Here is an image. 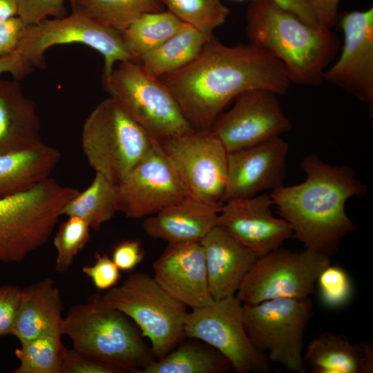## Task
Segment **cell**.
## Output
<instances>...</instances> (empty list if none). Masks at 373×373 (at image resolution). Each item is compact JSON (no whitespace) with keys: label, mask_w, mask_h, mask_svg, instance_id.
<instances>
[{"label":"cell","mask_w":373,"mask_h":373,"mask_svg":"<svg viewBox=\"0 0 373 373\" xmlns=\"http://www.w3.org/2000/svg\"><path fill=\"white\" fill-rule=\"evenodd\" d=\"M184 335L217 350L237 373H267L271 370L267 355L254 345L247 334L243 303L236 296L214 300L187 312Z\"/></svg>","instance_id":"7c38bea8"},{"label":"cell","mask_w":373,"mask_h":373,"mask_svg":"<svg viewBox=\"0 0 373 373\" xmlns=\"http://www.w3.org/2000/svg\"><path fill=\"white\" fill-rule=\"evenodd\" d=\"M343 45L323 79L373 108V8L343 14L338 20Z\"/></svg>","instance_id":"2e32d148"},{"label":"cell","mask_w":373,"mask_h":373,"mask_svg":"<svg viewBox=\"0 0 373 373\" xmlns=\"http://www.w3.org/2000/svg\"><path fill=\"white\" fill-rule=\"evenodd\" d=\"M200 242L212 298L220 300L236 296L258 257L218 225Z\"/></svg>","instance_id":"ffe728a7"},{"label":"cell","mask_w":373,"mask_h":373,"mask_svg":"<svg viewBox=\"0 0 373 373\" xmlns=\"http://www.w3.org/2000/svg\"><path fill=\"white\" fill-rule=\"evenodd\" d=\"M62 300L55 281L45 278L22 289L11 335L21 343L46 334L61 335Z\"/></svg>","instance_id":"603a6c76"},{"label":"cell","mask_w":373,"mask_h":373,"mask_svg":"<svg viewBox=\"0 0 373 373\" xmlns=\"http://www.w3.org/2000/svg\"><path fill=\"white\" fill-rule=\"evenodd\" d=\"M289 147L280 137L228 153L226 184L220 202L258 195L282 186Z\"/></svg>","instance_id":"ac0fdd59"},{"label":"cell","mask_w":373,"mask_h":373,"mask_svg":"<svg viewBox=\"0 0 373 373\" xmlns=\"http://www.w3.org/2000/svg\"><path fill=\"white\" fill-rule=\"evenodd\" d=\"M312 315L309 298H278L243 304L247 334L267 358L289 372L304 373L305 330Z\"/></svg>","instance_id":"9c48e42d"},{"label":"cell","mask_w":373,"mask_h":373,"mask_svg":"<svg viewBox=\"0 0 373 373\" xmlns=\"http://www.w3.org/2000/svg\"><path fill=\"white\" fill-rule=\"evenodd\" d=\"M187 24L167 10L142 15L120 32L122 40L137 60L161 45Z\"/></svg>","instance_id":"f1b7e54d"},{"label":"cell","mask_w":373,"mask_h":373,"mask_svg":"<svg viewBox=\"0 0 373 373\" xmlns=\"http://www.w3.org/2000/svg\"><path fill=\"white\" fill-rule=\"evenodd\" d=\"M112 307L128 316L151 342L159 359L184 338L186 307L146 274L130 275L120 285L102 296Z\"/></svg>","instance_id":"ba28073f"},{"label":"cell","mask_w":373,"mask_h":373,"mask_svg":"<svg viewBox=\"0 0 373 373\" xmlns=\"http://www.w3.org/2000/svg\"><path fill=\"white\" fill-rule=\"evenodd\" d=\"M278 95L263 88L241 93L232 107L219 115L210 130L228 153L280 137L292 125L281 108Z\"/></svg>","instance_id":"9a60e30c"},{"label":"cell","mask_w":373,"mask_h":373,"mask_svg":"<svg viewBox=\"0 0 373 373\" xmlns=\"http://www.w3.org/2000/svg\"><path fill=\"white\" fill-rule=\"evenodd\" d=\"M191 195L154 140L145 155L117 184V211L129 218H146Z\"/></svg>","instance_id":"5bb4252c"},{"label":"cell","mask_w":373,"mask_h":373,"mask_svg":"<svg viewBox=\"0 0 373 373\" xmlns=\"http://www.w3.org/2000/svg\"><path fill=\"white\" fill-rule=\"evenodd\" d=\"M319 24L332 28L338 21L340 0H307Z\"/></svg>","instance_id":"b9f144b4"},{"label":"cell","mask_w":373,"mask_h":373,"mask_svg":"<svg viewBox=\"0 0 373 373\" xmlns=\"http://www.w3.org/2000/svg\"><path fill=\"white\" fill-rule=\"evenodd\" d=\"M79 192L50 177L28 191L0 197V262H19L43 246Z\"/></svg>","instance_id":"5b68a950"},{"label":"cell","mask_w":373,"mask_h":373,"mask_svg":"<svg viewBox=\"0 0 373 373\" xmlns=\"http://www.w3.org/2000/svg\"><path fill=\"white\" fill-rule=\"evenodd\" d=\"M153 269L155 281L186 307L196 309L214 300L209 289L200 242L168 244Z\"/></svg>","instance_id":"d6986e66"},{"label":"cell","mask_w":373,"mask_h":373,"mask_svg":"<svg viewBox=\"0 0 373 373\" xmlns=\"http://www.w3.org/2000/svg\"><path fill=\"white\" fill-rule=\"evenodd\" d=\"M303 183L280 186L270 195L283 219L291 226L293 237L305 248L329 252L354 230L345 212V203L363 187L352 171L323 162L314 155L304 158Z\"/></svg>","instance_id":"7a4b0ae2"},{"label":"cell","mask_w":373,"mask_h":373,"mask_svg":"<svg viewBox=\"0 0 373 373\" xmlns=\"http://www.w3.org/2000/svg\"><path fill=\"white\" fill-rule=\"evenodd\" d=\"M117 367L94 359L75 349L66 350L61 373H123Z\"/></svg>","instance_id":"8d00e7d4"},{"label":"cell","mask_w":373,"mask_h":373,"mask_svg":"<svg viewBox=\"0 0 373 373\" xmlns=\"http://www.w3.org/2000/svg\"><path fill=\"white\" fill-rule=\"evenodd\" d=\"M32 70L31 65L17 50L11 54L0 57V75L8 73L15 79L20 81Z\"/></svg>","instance_id":"60d3db41"},{"label":"cell","mask_w":373,"mask_h":373,"mask_svg":"<svg viewBox=\"0 0 373 373\" xmlns=\"http://www.w3.org/2000/svg\"><path fill=\"white\" fill-rule=\"evenodd\" d=\"M195 129H211L224 108L251 89L283 95L291 83L285 66L256 45L223 44L213 35L184 67L160 77Z\"/></svg>","instance_id":"6da1fadb"},{"label":"cell","mask_w":373,"mask_h":373,"mask_svg":"<svg viewBox=\"0 0 373 373\" xmlns=\"http://www.w3.org/2000/svg\"><path fill=\"white\" fill-rule=\"evenodd\" d=\"M303 359L315 373H371L373 370L372 345L353 344L342 334H321L309 343Z\"/></svg>","instance_id":"cb8c5ba5"},{"label":"cell","mask_w":373,"mask_h":373,"mask_svg":"<svg viewBox=\"0 0 373 373\" xmlns=\"http://www.w3.org/2000/svg\"><path fill=\"white\" fill-rule=\"evenodd\" d=\"M70 44H84L102 55L104 60L102 76H108L119 62L138 61L126 48L119 31L75 10L61 18L46 19L37 24L28 25L17 50L33 68H44L47 50Z\"/></svg>","instance_id":"30bf717a"},{"label":"cell","mask_w":373,"mask_h":373,"mask_svg":"<svg viewBox=\"0 0 373 373\" xmlns=\"http://www.w3.org/2000/svg\"><path fill=\"white\" fill-rule=\"evenodd\" d=\"M329 264L327 254L307 248L298 252L280 247L258 258L236 296L243 304L309 298L318 275Z\"/></svg>","instance_id":"8fae6325"},{"label":"cell","mask_w":373,"mask_h":373,"mask_svg":"<svg viewBox=\"0 0 373 373\" xmlns=\"http://www.w3.org/2000/svg\"><path fill=\"white\" fill-rule=\"evenodd\" d=\"M88 224L77 217H68L58 229L53 245L57 251L55 270L65 273L73 265L75 256L90 240Z\"/></svg>","instance_id":"d6a6232c"},{"label":"cell","mask_w":373,"mask_h":373,"mask_svg":"<svg viewBox=\"0 0 373 373\" xmlns=\"http://www.w3.org/2000/svg\"><path fill=\"white\" fill-rule=\"evenodd\" d=\"M249 43L285 66L291 84L319 86L341 44L332 28L304 22L269 0H251L246 10Z\"/></svg>","instance_id":"3957f363"},{"label":"cell","mask_w":373,"mask_h":373,"mask_svg":"<svg viewBox=\"0 0 373 373\" xmlns=\"http://www.w3.org/2000/svg\"><path fill=\"white\" fill-rule=\"evenodd\" d=\"M60 157L57 149L43 142L0 155V197L24 192L50 178Z\"/></svg>","instance_id":"d4e9b609"},{"label":"cell","mask_w":373,"mask_h":373,"mask_svg":"<svg viewBox=\"0 0 373 373\" xmlns=\"http://www.w3.org/2000/svg\"><path fill=\"white\" fill-rule=\"evenodd\" d=\"M117 201V184L95 173L88 187L79 192L65 205L61 216L79 218L86 221L90 229L98 231L118 212Z\"/></svg>","instance_id":"83f0119b"},{"label":"cell","mask_w":373,"mask_h":373,"mask_svg":"<svg viewBox=\"0 0 373 373\" xmlns=\"http://www.w3.org/2000/svg\"><path fill=\"white\" fill-rule=\"evenodd\" d=\"M316 284L321 302L329 308H339L352 298L353 286L345 270L337 265H328L320 273Z\"/></svg>","instance_id":"836d02e7"},{"label":"cell","mask_w":373,"mask_h":373,"mask_svg":"<svg viewBox=\"0 0 373 373\" xmlns=\"http://www.w3.org/2000/svg\"><path fill=\"white\" fill-rule=\"evenodd\" d=\"M144 251L137 240H125L113 248L111 259L120 271L133 270L144 259Z\"/></svg>","instance_id":"f35d334b"},{"label":"cell","mask_w":373,"mask_h":373,"mask_svg":"<svg viewBox=\"0 0 373 373\" xmlns=\"http://www.w3.org/2000/svg\"><path fill=\"white\" fill-rule=\"evenodd\" d=\"M211 37L187 24L161 45L140 57L138 62L150 75L160 78L191 62Z\"/></svg>","instance_id":"4316f807"},{"label":"cell","mask_w":373,"mask_h":373,"mask_svg":"<svg viewBox=\"0 0 373 373\" xmlns=\"http://www.w3.org/2000/svg\"><path fill=\"white\" fill-rule=\"evenodd\" d=\"M69 0H17L18 15L27 25L66 16V2Z\"/></svg>","instance_id":"e575fe53"},{"label":"cell","mask_w":373,"mask_h":373,"mask_svg":"<svg viewBox=\"0 0 373 373\" xmlns=\"http://www.w3.org/2000/svg\"><path fill=\"white\" fill-rule=\"evenodd\" d=\"M131 319L108 304L99 294L72 306L63 319L61 334L73 348L124 372H138L155 357Z\"/></svg>","instance_id":"277c9868"},{"label":"cell","mask_w":373,"mask_h":373,"mask_svg":"<svg viewBox=\"0 0 373 373\" xmlns=\"http://www.w3.org/2000/svg\"><path fill=\"white\" fill-rule=\"evenodd\" d=\"M270 195L260 194L223 203L217 218L224 230L258 257L280 247L293 237L290 224L274 216Z\"/></svg>","instance_id":"e0dca14e"},{"label":"cell","mask_w":373,"mask_h":373,"mask_svg":"<svg viewBox=\"0 0 373 373\" xmlns=\"http://www.w3.org/2000/svg\"><path fill=\"white\" fill-rule=\"evenodd\" d=\"M102 85L114 99L158 142L193 131L167 86L138 61L117 64Z\"/></svg>","instance_id":"52a82bcc"},{"label":"cell","mask_w":373,"mask_h":373,"mask_svg":"<svg viewBox=\"0 0 373 373\" xmlns=\"http://www.w3.org/2000/svg\"><path fill=\"white\" fill-rule=\"evenodd\" d=\"M95 258L93 265L83 267V273L91 279L99 290H108L115 286L121 277L119 268L106 254L96 253Z\"/></svg>","instance_id":"d590c367"},{"label":"cell","mask_w":373,"mask_h":373,"mask_svg":"<svg viewBox=\"0 0 373 373\" xmlns=\"http://www.w3.org/2000/svg\"><path fill=\"white\" fill-rule=\"evenodd\" d=\"M153 140L111 97L93 108L82 133V147L89 165L117 184L145 155Z\"/></svg>","instance_id":"8992f818"},{"label":"cell","mask_w":373,"mask_h":373,"mask_svg":"<svg viewBox=\"0 0 373 373\" xmlns=\"http://www.w3.org/2000/svg\"><path fill=\"white\" fill-rule=\"evenodd\" d=\"M40 131L36 104L19 81L0 79V155L41 144Z\"/></svg>","instance_id":"7402d4cb"},{"label":"cell","mask_w":373,"mask_h":373,"mask_svg":"<svg viewBox=\"0 0 373 373\" xmlns=\"http://www.w3.org/2000/svg\"><path fill=\"white\" fill-rule=\"evenodd\" d=\"M180 343L161 358L140 373H224L231 367L217 350L195 338Z\"/></svg>","instance_id":"484cf974"},{"label":"cell","mask_w":373,"mask_h":373,"mask_svg":"<svg viewBox=\"0 0 373 373\" xmlns=\"http://www.w3.org/2000/svg\"><path fill=\"white\" fill-rule=\"evenodd\" d=\"M222 204L191 195L145 218L142 227L147 236L168 244L200 242L216 225Z\"/></svg>","instance_id":"44dd1931"},{"label":"cell","mask_w":373,"mask_h":373,"mask_svg":"<svg viewBox=\"0 0 373 373\" xmlns=\"http://www.w3.org/2000/svg\"><path fill=\"white\" fill-rule=\"evenodd\" d=\"M159 143L192 196L222 204L228 152L210 129H193Z\"/></svg>","instance_id":"4fadbf2b"},{"label":"cell","mask_w":373,"mask_h":373,"mask_svg":"<svg viewBox=\"0 0 373 373\" xmlns=\"http://www.w3.org/2000/svg\"><path fill=\"white\" fill-rule=\"evenodd\" d=\"M166 10L182 22L207 36L213 35L230 15L222 0H160Z\"/></svg>","instance_id":"1f68e13d"},{"label":"cell","mask_w":373,"mask_h":373,"mask_svg":"<svg viewBox=\"0 0 373 373\" xmlns=\"http://www.w3.org/2000/svg\"><path fill=\"white\" fill-rule=\"evenodd\" d=\"M71 9L119 32L142 15L164 10L160 0H69Z\"/></svg>","instance_id":"f546056e"},{"label":"cell","mask_w":373,"mask_h":373,"mask_svg":"<svg viewBox=\"0 0 373 373\" xmlns=\"http://www.w3.org/2000/svg\"><path fill=\"white\" fill-rule=\"evenodd\" d=\"M18 15L17 0H0V21Z\"/></svg>","instance_id":"ee69618b"},{"label":"cell","mask_w":373,"mask_h":373,"mask_svg":"<svg viewBox=\"0 0 373 373\" xmlns=\"http://www.w3.org/2000/svg\"><path fill=\"white\" fill-rule=\"evenodd\" d=\"M61 335L46 334L21 343L15 352L19 365L13 373H61L66 349Z\"/></svg>","instance_id":"4dcf8cb0"},{"label":"cell","mask_w":373,"mask_h":373,"mask_svg":"<svg viewBox=\"0 0 373 373\" xmlns=\"http://www.w3.org/2000/svg\"><path fill=\"white\" fill-rule=\"evenodd\" d=\"M242 1L245 0H231ZM251 1V0H250ZM278 4L283 9L296 15L309 25L316 26L319 24L307 0H269Z\"/></svg>","instance_id":"7bdbcfd3"},{"label":"cell","mask_w":373,"mask_h":373,"mask_svg":"<svg viewBox=\"0 0 373 373\" xmlns=\"http://www.w3.org/2000/svg\"><path fill=\"white\" fill-rule=\"evenodd\" d=\"M27 26L19 16L0 21V57L17 50Z\"/></svg>","instance_id":"ab89813d"},{"label":"cell","mask_w":373,"mask_h":373,"mask_svg":"<svg viewBox=\"0 0 373 373\" xmlns=\"http://www.w3.org/2000/svg\"><path fill=\"white\" fill-rule=\"evenodd\" d=\"M22 289L18 286H0V337L11 334L20 305Z\"/></svg>","instance_id":"74e56055"}]
</instances>
